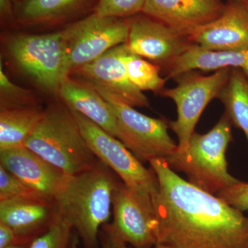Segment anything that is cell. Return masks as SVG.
Masks as SVG:
<instances>
[{"instance_id":"5bb4252c","label":"cell","mask_w":248,"mask_h":248,"mask_svg":"<svg viewBox=\"0 0 248 248\" xmlns=\"http://www.w3.org/2000/svg\"><path fill=\"white\" fill-rule=\"evenodd\" d=\"M224 9L221 0H146L142 14L189 37L219 17Z\"/></svg>"},{"instance_id":"9a60e30c","label":"cell","mask_w":248,"mask_h":248,"mask_svg":"<svg viewBox=\"0 0 248 248\" xmlns=\"http://www.w3.org/2000/svg\"><path fill=\"white\" fill-rule=\"evenodd\" d=\"M0 163L5 169L52 203L66 176L24 146L0 151Z\"/></svg>"},{"instance_id":"ffe728a7","label":"cell","mask_w":248,"mask_h":248,"mask_svg":"<svg viewBox=\"0 0 248 248\" xmlns=\"http://www.w3.org/2000/svg\"><path fill=\"white\" fill-rule=\"evenodd\" d=\"M44 110L39 105L0 110V151L24 146Z\"/></svg>"},{"instance_id":"ac0fdd59","label":"cell","mask_w":248,"mask_h":248,"mask_svg":"<svg viewBox=\"0 0 248 248\" xmlns=\"http://www.w3.org/2000/svg\"><path fill=\"white\" fill-rule=\"evenodd\" d=\"M239 68L248 73V48L236 51H213L193 45L174 61L165 67L166 79L192 71H216Z\"/></svg>"},{"instance_id":"f546056e","label":"cell","mask_w":248,"mask_h":248,"mask_svg":"<svg viewBox=\"0 0 248 248\" xmlns=\"http://www.w3.org/2000/svg\"><path fill=\"white\" fill-rule=\"evenodd\" d=\"M12 0H0V16L3 24H9L16 20V12Z\"/></svg>"},{"instance_id":"e0dca14e","label":"cell","mask_w":248,"mask_h":248,"mask_svg":"<svg viewBox=\"0 0 248 248\" xmlns=\"http://www.w3.org/2000/svg\"><path fill=\"white\" fill-rule=\"evenodd\" d=\"M58 95L68 108L79 112L114 138H117L115 112L93 85L68 76L62 81Z\"/></svg>"},{"instance_id":"52a82bcc","label":"cell","mask_w":248,"mask_h":248,"mask_svg":"<svg viewBox=\"0 0 248 248\" xmlns=\"http://www.w3.org/2000/svg\"><path fill=\"white\" fill-rule=\"evenodd\" d=\"M94 88L115 112L117 139L139 160L166 159L177 151L169 133V121L143 115L107 90Z\"/></svg>"},{"instance_id":"4dcf8cb0","label":"cell","mask_w":248,"mask_h":248,"mask_svg":"<svg viewBox=\"0 0 248 248\" xmlns=\"http://www.w3.org/2000/svg\"><path fill=\"white\" fill-rule=\"evenodd\" d=\"M29 244L28 245H16V246H10L6 248H28Z\"/></svg>"},{"instance_id":"e575fe53","label":"cell","mask_w":248,"mask_h":248,"mask_svg":"<svg viewBox=\"0 0 248 248\" xmlns=\"http://www.w3.org/2000/svg\"></svg>"},{"instance_id":"9c48e42d","label":"cell","mask_w":248,"mask_h":248,"mask_svg":"<svg viewBox=\"0 0 248 248\" xmlns=\"http://www.w3.org/2000/svg\"><path fill=\"white\" fill-rule=\"evenodd\" d=\"M65 73L68 77L76 68L93 62L108 50L126 43L128 18L102 17L95 13L66 27Z\"/></svg>"},{"instance_id":"ba28073f","label":"cell","mask_w":248,"mask_h":248,"mask_svg":"<svg viewBox=\"0 0 248 248\" xmlns=\"http://www.w3.org/2000/svg\"><path fill=\"white\" fill-rule=\"evenodd\" d=\"M230 73V68L218 70L210 76H203L195 71L186 72L174 78L175 87L165 89L160 93L162 97L172 99L177 106V119L169 121V124L177 136L178 152L186 151L201 115L210 102L218 98Z\"/></svg>"},{"instance_id":"83f0119b","label":"cell","mask_w":248,"mask_h":248,"mask_svg":"<svg viewBox=\"0 0 248 248\" xmlns=\"http://www.w3.org/2000/svg\"><path fill=\"white\" fill-rule=\"evenodd\" d=\"M99 243L102 248H129L128 244L121 239L110 224H104L101 228L99 234ZM71 248H78L76 244L73 243Z\"/></svg>"},{"instance_id":"4fadbf2b","label":"cell","mask_w":248,"mask_h":248,"mask_svg":"<svg viewBox=\"0 0 248 248\" xmlns=\"http://www.w3.org/2000/svg\"><path fill=\"white\" fill-rule=\"evenodd\" d=\"M189 40L213 51H236L248 48V1L227 0L223 14L196 29Z\"/></svg>"},{"instance_id":"603a6c76","label":"cell","mask_w":248,"mask_h":248,"mask_svg":"<svg viewBox=\"0 0 248 248\" xmlns=\"http://www.w3.org/2000/svg\"><path fill=\"white\" fill-rule=\"evenodd\" d=\"M37 99L30 90L17 86L10 80L0 61V110L37 106Z\"/></svg>"},{"instance_id":"1f68e13d","label":"cell","mask_w":248,"mask_h":248,"mask_svg":"<svg viewBox=\"0 0 248 248\" xmlns=\"http://www.w3.org/2000/svg\"><path fill=\"white\" fill-rule=\"evenodd\" d=\"M153 248H169L166 247V246H164V245L161 244H156Z\"/></svg>"},{"instance_id":"d6986e66","label":"cell","mask_w":248,"mask_h":248,"mask_svg":"<svg viewBox=\"0 0 248 248\" xmlns=\"http://www.w3.org/2000/svg\"><path fill=\"white\" fill-rule=\"evenodd\" d=\"M99 0H24L16 3V20L24 25H47L94 11Z\"/></svg>"},{"instance_id":"d6a6232c","label":"cell","mask_w":248,"mask_h":248,"mask_svg":"<svg viewBox=\"0 0 248 248\" xmlns=\"http://www.w3.org/2000/svg\"><path fill=\"white\" fill-rule=\"evenodd\" d=\"M15 3L20 2V1H24V0H12Z\"/></svg>"},{"instance_id":"7402d4cb","label":"cell","mask_w":248,"mask_h":248,"mask_svg":"<svg viewBox=\"0 0 248 248\" xmlns=\"http://www.w3.org/2000/svg\"><path fill=\"white\" fill-rule=\"evenodd\" d=\"M123 60L129 79L141 91L160 94L165 89L166 79L161 76V67L132 53L126 44Z\"/></svg>"},{"instance_id":"484cf974","label":"cell","mask_w":248,"mask_h":248,"mask_svg":"<svg viewBox=\"0 0 248 248\" xmlns=\"http://www.w3.org/2000/svg\"><path fill=\"white\" fill-rule=\"evenodd\" d=\"M146 0H99L93 12L102 17L129 18L141 14Z\"/></svg>"},{"instance_id":"3957f363","label":"cell","mask_w":248,"mask_h":248,"mask_svg":"<svg viewBox=\"0 0 248 248\" xmlns=\"http://www.w3.org/2000/svg\"><path fill=\"white\" fill-rule=\"evenodd\" d=\"M24 146L66 175H76L89 170L99 161L64 103L50 104L44 110L42 118Z\"/></svg>"},{"instance_id":"836d02e7","label":"cell","mask_w":248,"mask_h":248,"mask_svg":"<svg viewBox=\"0 0 248 248\" xmlns=\"http://www.w3.org/2000/svg\"><path fill=\"white\" fill-rule=\"evenodd\" d=\"M244 1H248V0H244Z\"/></svg>"},{"instance_id":"8fae6325","label":"cell","mask_w":248,"mask_h":248,"mask_svg":"<svg viewBox=\"0 0 248 248\" xmlns=\"http://www.w3.org/2000/svg\"><path fill=\"white\" fill-rule=\"evenodd\" d=\"M112 205L113 221L110 226L121 239L134 248H153L157 244L158 222L153 205L118 182Z\"/></svg>"},{"instance_id":"4316f807","label":"cell","mask_w":248,"mask_h":248,"mask_svg":"<svg viewBox=\"0 0 248 248\" xmlns=\"http://www.w3.org/2000/svg\"><path fill=\"white\" fill-rule=\"evenodd\" d=\"M216 196L240 211L248 210V183L240 181L237 184L221 190Z\"/></svg>"},{"instance_id":"7c38bea8","label":"cell","mask_w":248,"mask_h":248,"mask_svg":"<svg viewBox=\"0 0 248 248\" xmlns=\"http://www.w3.org/2000/svg\"><path fill=\"white\" fill-rule=\"evenodd\" d=\"M125 47L126 43L117 46L71 73L94 87L107 90L130 107H149L148 98L129 79L123 60Z\"/></svg>"},{"instance_id":"5b68a950","label":"cell","mask_w":248,"mask_h":248,"mask_svg":"<svg viewBox=\"0 0 248 248\" xmlns=\"http://www.w3.org/2000/svg\"><path fill=\"white\" fill-rule=\"evenodd\" d=\"M67 29L41 35L13 36L6 44L10 57L45 92L58 94L67 78Z\"/></svg>"},{"instance_id":"2e32d148","label":"cell","mask_w":248,"mask_h":248,"mask_svg":"<svg viewBox=\"0 0 248 248\" xmlns=\"http://www.w3.org/2000/svg\"><path fill=\"white\" fill-rule=\"evenodd\" d=\"M51 202L27 198L0 201V223L9 226L25 244L47 231L55 216Z\"/></svg>"},{"instance_id":"7a4b0ae2","label":"cell","mask_w":248,"mask_h":248,"mask_svg":"<svg viewBox=\"0 0 248 248\" xmlns=\"http://www.w3.org/2000/svg\"><path fill=\"white\" fill-rule=\"evenodd\" d=\"M110 170L99 160L89 170L66 175L54 198L55 211L76 230L84 248H99V231L110 218L117 183Z\"/></svg>"},{"instance_id":"f1b7e54d","label":"cell","mask_w":248,"mask_h":248,"mask_svg":"<svg viewBox=\"0 0 248 248\" xmlns=\"http://www.w3.org/2000/svg\"><path fill=\"white\" fill-rule=\"evenodd\" d=\"M16 245L28 244H24L11 228L0 223V248H6Z\"/></svg>"},{"instance_id":"8992f818","label":"cell","mask_w":248,"mask_h":248,"mask_svg":"<svg viewBox=\"0 0 248 248\" xmlns=\"http://www.w3.org/2000/svg\"><path fill=\"white\" fill-rule=\"evenodd\" d=\"M83 136L98 160L121 178L129 188L153 205L159 190L157 177L148 170L123 143L92 121L71 110ZM154 207V206H153Z\"/></svg>"},{"instance_id":"277c9868","label":"cell","mask_w":248,"mask_h":248,"mask_svg":"<svg viewBox=\"0 0 248 248\" xmlns=\"http://www.w3.org/2000/svg\"><path fill=\"white\" fill-rule=\"evenodd\" d=\"M232 124L224 112L208 133H194L186 151L164 159L173 170L187 176L188 182L216 195L240 182L228 172L226 151L232 139Z\"/></svg>"},{"instance_id":"6da1fadb","label":"cell","mask_w":248,"mask_h":248,"mask_svg":"<svg viewBox=\"0 0 248 248\" xmlns=\"http://www.w3.org/2000/svg\"><path fill=\"white\" fill-rule=\"evenodd\" d=\"M159 190L153 203L157 244L169 248H248V217L184 180L164 159L150 161Z\"/></svg>"},{"instance_id":"30bf717a","label":"cell","mask_w":248,"mask_h":248,"mask_svg":"<svg viewBox=\"0 0 248 248\" xmlns=\"http://www.w3.org/2000/svg\"><path fill=\"white\" fill-rule=\"evenodd\" d=\"M128 19L126 44L130 51L161 68L167 66L194 45L187 36L142 13Z\"/></svg>"},{"instance_id":"44dd1931","label":"cell","mask_w":248,"mask_h":248,"mask_svg":"<svg viewBox=\"0 0 248 248\" xmlns=\"http://www.w3.org/2000/svg\"><path fill=\"white\" fill-rule=\"evenodd\" d=\"M217 99L224 106L232 124L244 132L248 143V73L231 68L228 81Z\"/></svg>"},{"instance_id":"d4e9b609","label":"cell","mask_w":248,"mask_h":248,"mask_svg":"<svg viewBox=\"0 0 248 248\" xmlns=\"http://www.w3.org/2000/svg\"><path fill=\"white\" fill-rule=\"evenodd\" d=\"M12 198L32 199L48 202L0 165V201Z\"/></svg>"},{"instance_id":"cb8c5ba5","label":"cell","mask_w":248,"mask_h":248,"mask_svg":"<svg viewBox=\"0 0 248 248\" xmlns=\"http://www.w3.org/2000/svg\"><path fill=\"white\" fill-rule=\"evenodd\" d=\"M73 230L71 223L56 213L47 231L32 240L28 248H69Z\"/></svg>"}]
</instances>
